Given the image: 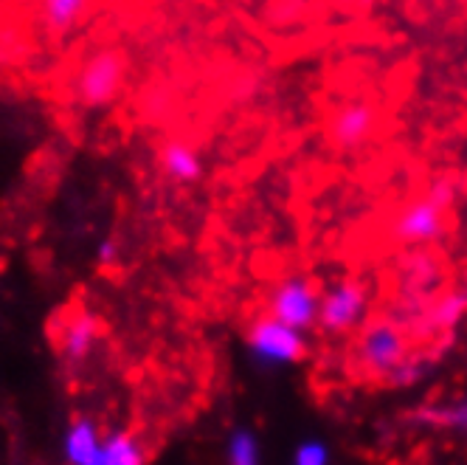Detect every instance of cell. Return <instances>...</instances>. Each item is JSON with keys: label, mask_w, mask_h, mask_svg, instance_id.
<instances>
[{"label": "cell", "mask_w": 467, "mask_h": 465, "mask_svg": "<svg viewBox=\"0 0 467 465\" xmlns=\"http://www.w3.org/2000/svg\"><path fill=\"white\" fill-rule=\"evenodd\" d=\"M451 204L453 186L448 181H437L394 215V220L389 223V238L409 248L437 243L448 228Z\"/></svg>", "instance_id": "cell-1"}, {"label": "cell", "mask_w": 467, "mask_h": 465, "mask_svg": "<svg viewBox=\"0 0 467 465\" xmlns=\"http://www.w3.org/2000/svg\"><path fill=\"white\" fill-rule=\"evenodd\" d=\"M409 353H411L409 330L394 316L366 322L355 342V364L360 367V373L372 378H389Z\"/></svg>", "instance_id": "cell-2"}, {"label": "cell", "mask_w": 467, "mask_h": 465, "mask_svg": "<svg viewBox=\"0 0 467 465\" xmlns=\"http://www.w3.org/2000/svg\"><path fill=\"white\" fill-rule=\"evenodd\" d=\"M127 79V59L116 48L90 54L74 77V99L82 108H105L121 93Z\"/></svg>", "instance_id": "cell-3"}, {"label": "cell", "mask_w": 467, "mask_h": 465, "mask_svg": "<svg viewBox=\"0 0 467 465\" xmlns=\"http://www.w3.org/2000/svg\"><path fill=\"white\" fill-rule=\"evenodd\" d=\"M369 305H372L369 285L355 277L338 280L321 293L318 327L336 336L352 333V330H358L366 322V316H369Z\"/></svg>", "instance_id": "cell-4"}, {"label": "cell", "mask_w": 467, "mask_h": 465, "mask_svg": "<svg viewBox=\"0 0 467 465\" xmlns=\"http://www.w3.org/2000/svg\"><path fill=\"white\" fill-rule=\"evenodd\" d=\"M248 350L262 367H290L307 353L305 330H296L276 316H262L248 330Z\"/></svg>", "instance_id": "cell-5"}, {"label": "cell", "mask_w": 467, "mask_h": 465, "mask_svg": "<svg viewBox=\"0 0 467 465\" xmlns=\"http://www.w3.org/2000/svg\"><path fill=\"white\" fill-rule=\"evenodd\" d=\"M380 127V111L378 105L366 102V99H349L329 113L327 122V139L338 150H360L375 139Z\"/></svg>", "instance_id": "cell-6"}, {"label": "cell", "mask_w": 467, "mask_h": 465, "mask_svg": "<svg viewBox=\"0 0 467 465\" xmlns=\"http://www.w3.org/2000/svg\"><path fill=\"white\" fill-rule=\"evenodd\" d=\"M318 305H321L318 288L307 277L293 274L274 288L268 313L296 330H310L313 324H318Z\"/></svg>", "instance_id": "cell-7"}, {"label": "cell", "mask_w": 467, "mask_h": 465, "mask_svg": "<svg viewBox=\"0 0 467 465\" xmlns=\"http://www.w3.org/2000/svg\"><path fill=\"white\" fill-rule=\"evenodd\" d=\"M467 313V291L456 288V291H445L433 299L431 305H425V311L420 313V319L414 322V330L420 336H442V333H453L459 327V322Z\"/></svg>", "instance_id": "cell-8"}, {"label": "cell", "mask_w": 467, "mask_h": 465, "mask_svg": "<svg viewBox=\"0 0 467 465\" xmlns=\"http://www.w3.org/2000/svg\"><path fill=\"white\" fill-rule=\"evenodd\" d=\"M65 460L74 465H99L102 462V438L90 417H79L68 426L62 440Z\"/></svg>", "instance_id": "cell-9"}, {"label": "cell", "mask_w": 467, "mask_h": 465, "mask_svg": "<svg viewBox=\"0 0 467 465\" xmlns=\"http://www.w3.org/2000/svg\"><path fill=\"white\" fill-rule=\"evenodd\" d=\"M99 336V319L93 313H77L62 330V355L71 364H82Z\"/></svg>", "instance_id": "cell-10"}, {"label": "cell", "mask_w": 467, "mask_h": 465, "mask_svg": "<svg viewBox=\"0 0 467 465\" xmlns=\"http://www.w3.org/2000/svg\"><path fill=\"white\" fill-rule=\"evenodd\" d=\"M161 167H163L166 175L181 181V184H192V181L200 178V173H203V164H200L197 150L183 144V142L163 144V150H161Z\"/></svg>", "instance_id": "cell-11"}, {"label": "cell", "mask_w": 467, "mask_h": 465, "mask_svg": "<svg viewBox=\"0 0 467 465\" xmlns=\"http://www.w3.org/2000/svg\"><path fill=\"white\" fill-rule=\"evenodd\" d=\"M90 0H43V26L51 35H68V31L82 20Z\"/></svg>", "instance_id": "cell-12"}, {"label": "cell", "mask_w": 467, "mask_h": 465, "mask_svg": "<svg viewBox=\"0 0 467 465\" xmlns=\"http://www.w3.org/2000/svg\"><path fill=\"white\" fill-rule=\"evenodd\" d=\"M420 420H425L433 428H448L467 435V395L456 397V401L440 404V407H428L420 412Z\"/></svg>", "instance_id": "cell-13"}, {"label": "cell", "mask_w": 467, "mask_h": 465, "mask_svg": "<svg viewBox=\"0 0 467 465\" xmlns=\"http://www.w3.org/2000/svg\"><path fill=\"white\" fill-rule=\"evenodd\" d=\"M225 457L231 465H256L262 460V446L259 438L248 426L234 428L228 440H225Z\"/></svg>", "instance_id": "cell-14"}, {"label": "cell", "mask_w": 467, "mask_h": 465, "mask_svg": "<svg viewBox=\"0 0 467 465\" xmlns=\"http://www.w3.org/2000/svg\"><path fill=\"white\" fill-rule=\"evenodd\" d=\"M144 454L141 446L132 440L124 431H116V435L102 440V462L99 465H141Z\"/></svg>", "instance_id": "cell-15"}, {"label": "cell", "mask_w": 467, "mask_h": 465, "mask_svg": "<svg viewBox=\"0 0 467 465\" xmlns=\"http://www.w3.org/2000/svg\"><path fill=\"white\" fill-rule=\"evenodd\" d=\"M433 355H420V353H409L403 361L397 364L394 367V373L386 378L391 386H411V384H417L425 373H428V367H431V361Z\"/></svg>", "instance_id": "cell-16"}, {"label": "cell", "mask_w": 467, "mask_h": 465, "mask_svg": "<svg viewBox=\"0 0 467 465\" xmlns=\"http://www.w3.org/2000/svg\"><path fill=\"white\" fill-rule=\"evenodd\" d=\"M332 460V451H329V446L324 443V440H318V438H307V440H302L296 446V451H293V462L296 465H327Z\"/></svg>", "instance_id": "cell-17"}, {"label": "cell", "mask_w": 467, "mask_h": 465, "mask_svg": "<svg viewBox=\"0 0 467 465\" xmlns=\"http://www.w3.org/2000/svg\"><path fill=\"white\" fill-rule=\"evenodd\" d=\"M116 254H119V248H116V240H102V246H99V254H96V259L102 262V265H110V262L116 259Z\"/></svg>", "instance_id": "cell-18"}, {"label": "cell", "mask_w": 467, "mask_h": 465, "mask_svg": "<svg viewBox=\"0 0 467 465\" xmlns=\"http://www.w3.org/2000/svg\"><path fill=\"white\" fill-rule=\"evenodd\" d=\"M462 288H464V291H467V274H464V285H462Z\"/></svg>", "instance_id": "cell-19"}]
</instances>
